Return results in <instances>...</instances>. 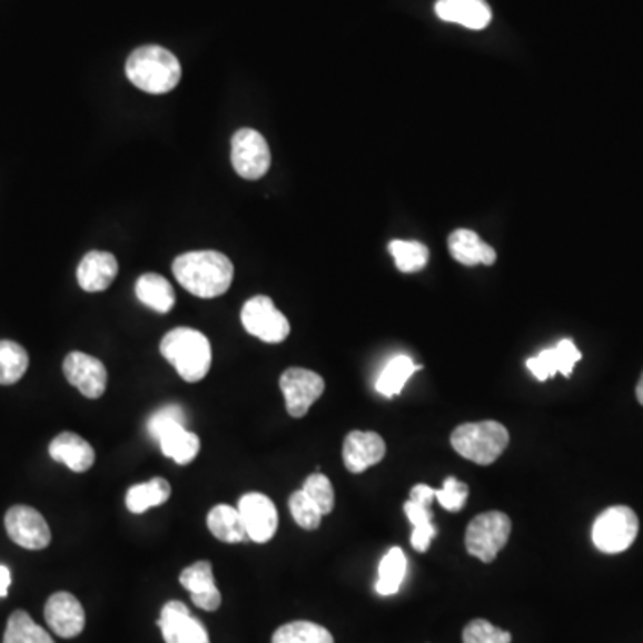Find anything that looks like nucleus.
<instances>
[{
	"label": "nucleus",
	"instance_id": "nucleus-14",
	"mask_svg": "<svg viewBox=\"0 0 643 643\" xmlns=\"http://www.w3.org/2000/svg\"><path fill=\"white\" fill-rule=\"evenodd\" d=\"M65 377L76 386L87 399H99L108 385L105 363L90 354L70 353L63 362Z\"/></svg>",
	"mask_w": 643,
	"mask_h": 643
},
{
	"label": "nucleus",
	"instance_id": "nucleus-12",
	"mask_svg": "<svg viewBox=\"0 0 643 643\" xmlns=\"http://www.w3.org/2000/svg\"><path fill=\"white\" fill-rule=\"evenodd\" d=\"M238 512L244 521L247 538L256 544H265L274 538L279 517H277L276 504L267 495L258 494V492L245 494L238 501Z\"/></svg>",
	"mask_w": 643,
	"mask_h": 643
},
{
	"label": "nucleus",
	"instance_id": "nucleus-35",
	"mask_svg": "<svg viewBox=\"0 0 643 643\" xmlns=\"http://www.w3.org/2000/svg\"><path fill=\"white\" fill-rule=\"evenodd\" d=\"M463 643H512V633L498 630L485 619H476L463 630Z\"/></svg>",
	"mask_w": 643,
	"mask_h": 643
},
{
	"label": "nucleus",
	"instance_id": "nucleus-34",
	"mask_svg": "<svg viewBox=\"0 0 643 643\" xmlns=\"http://www.w3.org/2000/svg\"><path fill=\"white\" fill-rule=\"evenodd\" d=\"M288 506H290L291 517L303 530L313 531L320 526L324 515H322L317 504L313 503L311 498L304 494L303 489L290 495Z\"/></svg>",
	"mask_w": 643,
	"mask_h": 643
},
{
	"label": "nucleus",
	"instance_id": "nucleus-15",
	"mask_svg": "<svg viewBox=\"0 0 643 643\" xmlns=\"http://www.w3.org/2000/svg\"><path fill=\"white\" fill-rule=\"evenodd\" d=\"M46 621L61 639H76L87 625V615L78 599L69 592H58L47 601Z\"/></svg>",
	"mask_w": 643,
	"mask_h": 643
},
{
	"label": "nucleus",
	"instance_id": "nucleus-18",
	"mask_svg": "<svg viewBox=\"0 0 643 643\" xmlns=\"http://www.w3.org/2000/svg\"><path fill=\"white\" fill-rule=\"evenodd\" d=\"M581 358L583 356L575 347L574 342L562 340L553 349L542 350L535 358L527 359V368L535 376V379L544 383L556 374L571 377L575 363L581 362Z\"/></svg>",
	"mask_w": 643,
	"mask_h": 643
},
{
	"label": "nucleus",
	"instance_id": "nucleus-8",
	"mask_svg": "<svg viewBox=\"0 0 643 643\" xmlns=\"http://www.w3.org/2000/svg\"><path fill=\"white\" fill-rule=\"evenodd\" d=\"M245 332L267 344H281L290 335V322L276 308L270 297L256 295L241 308Z\"/></svg>",
	"mask_w": 643,
	"mask_h": 643
},
{
	"label": "nucleus",
	"instance_id": "nucleus-19",
	"mask_svg": "<svg viewBox=\"0 0 643 643\" xmlns=\"http://www.w3.org/2000/svg\"><path fill=\"white\" fill-rule=\"evenodd\" d=\"M118 274V261L113 254L91 250L78 267V281L82 290L97 294L108 290Z\"/></svg>",
	"mask_w": 643,
	"mask_h": 643
},
{
	"label": "nucleus",
	"instance_id": "nucleus-23",
	"mask_svg": "<svg viewBox=\"0 0 643 643\" xmlns=\"http://www.w3.org/2000/svg\"><path fill=\"white\" fill-rule=\"evenodd\" d=\"M208 530L224 544H240L247 540V531H245L240 512L227 504H218L209 512Z\"/></svg>",
	"mask_w": 643,
	"mask_h": 643
},
{
	"label": "nucleus",
	"instance_id": "nucleus-27",
	"mask_svg": "<svg viewBox=\"0 0 643 643\" xmlns=\"http://www.w3.org/2000/svg\"><path fill=\"white\" fill-rule=\"evenodd\" d=\"M408 568V560L403 548L392 547L379 563V575L376 581V592L379 595H395L403 585L404 575Z\"/></svg>",
	"mask_w": 643,
	"mask_h": 643
},
{
	"label": "nucleus",
	"instance_id": "nucleus-25",
	"mask_svg": "<svg viewBox=\"0 0 643 643\" xmlns=\"http://www.w3.org/2000/svg\"><path fill=\"white\" fill-rule=\"evenodd\" d=\"M421 365H415L409 356H395L390 362L386 363V367L380 372V376L376 380V390L379 392L383 397H397V395L403 394L404 386L408 383L409 377L415 374V372L421 370Z\"/></svg>",
	"mask_w": 643,
	"mask_h": 643
},
{
	"label": "nucleus",
	"instance_id": "nucleus-30",
	"mask_svg": "<svg viewBox=\"0 0 643 643\" xmlns=\"http://www.w3.org/2000/svg\"><path fill=\"white\" fill-rule=\"evenodd\" d=\"M273 643H335L333 634L308 621L290 622L274 633Z\"/></svg>",
	"mask_w": 643,
	"mask_h": 643
},
{
	"label": "nucleus",
	"instance_id": "nucleus-29",
	"mask_svg": "<svg viewBox=\"0 0 643 643\" xmlns=\"http://www.w3.org/2000/svg\"><path fill=\"white\" fill-rule=\"evenodd\" d=\"M29 354L22 345L11 340H0V385H14L28 372Z\"/></svg>",
	"mask_w": 643,
	"mask_h": 643
},
{
	"label": "nucleus",
	"instance_id": "nucleus-26",
	"mask_svg": "<svg viewBox=\"0 0 643 643\" xmlns=\"http://www.w3.org/2000/svg\"><path fill=\"white\" fill-rule=\"evenodd\" d=\"M137 297L147 308L168 313L176 304V294L170 283L159 274H144L137 281Z\"/></svg>",
	"mask_w": 643,
	"mask_h": 643
},
{
	"label": "nucleus",
	"instance_id": "nucleus-9",
	"mask_svg": "<svg viewBox=\"0 0 643 643\" xmlns=\"http://www.w3.org/2000/svg\"><path fill=\"white\" fill-rule=\"evenodd\" d=\"M231 164L238 176L249 181L261 179L268 172L273 156L264 135L249 127L235 132L231 140Z\"/></svg>",
	"mask_w": 643,
	"mask_h": 643
},
{
	"label": "nucleus",
	"instance_id": "nucleus-28",
	"mask_svg": "<svg viewBox=\"0 0 643 643\" xmlns=\"http://www.w3.org/2000/svg\"><path fill=\"white\" fill-rule=\"evenodd\" d=\"M404 513L409 518L413 526L412 545L417 553H426L431 547V542L438 535V531L433 526V512L431 506L417 503L409 498L408 503L404 504Z\"/></svg>",
	"mask_w": 643,
	"mask_h": 643
},
{
	"label": "nucleus",
	"instance_id": "nucleus-5",
	"mask_svg": "<svg viewBox=\"0 0 643 643\" xmlns=\"http://www.w3.org/2000/svg\"><path fill=\"white\" fill-rule=\"evenodd\" d=\"M510 444V433L503 424L495 421L463 424L451 435L454 451L477 465H492L501 458Z\"/></svg>",
	"mask_w": 643,
	"mask_h": 643
},
{
	"label": "nucleus",
	"instance_id": "nucleus-2",
	"mask_svg": "<svg viewBox=\"0 0 643 643\" xmlns=\"http://www.w3.org/2000/svg\"><path fill=\"white\" fill-rule=\"evenodd\" d=\"M179 59L158 46H146L135 50L126 63V76L138 90L164 96L181 81Z\"/></svg>",
	"mask_w": 643,
	"mask_h": 643
},
{
	"label": "nucleus",
	"instance_id": "nucleus-17",
	"mask_svg": "<svg viewBox=\"0 0 643 643\" xmlns=\"http://www.w3.org/2000/svg\"><path fill=\"white\" fill-rule=\"evenodd\" d=\"M181 585L190 592L191 601L205 612H217L222 604V594L215 585L214 566L209 562H197L179 575Z\"/></svg>",
	"mask_w": 643,
	"mask_h": 643
},
{
	"label": "nucleus",
	"instance_id": "nucleus-36",
	"mask_svg": "<svg viewBox=\"0 0 643 643\" xmlns=\"http://www.w3.org/2000/svg\"><path fill=\"white\" fill-rule=\"evenodd\" d=\"M435 497L439 506L447 510V512H462L465 504H467L468 486L463 481L451 476L444 481L442 488L435 489Z\"/></svg>",
	"mask_w": 643,
	"mask_h": 643
},
{
	"label": "nucleus",
	"instance_id": "nucleus-11",
	"mask_svg": "<svg viewBox=\"0 0 643 643\" xmlns=\"http://www.w3.org/2000/svg\"><path fill=\"white\" fill-rule=\"evenodd\" d=\"M8 536L14 544L29 551L49 547L50 530L41 513L31 506H13L4 518Z\"/></svg>",
	"mask_w": 643,
	"mask_h": 643
},
{
	"label": "nucleus",
	"instance_id": "nucleus-13",
	"mask_svg": "<svg viewBox=\"0 0 643 643\" xmlns=\"http://www.w3.org/2000/svg\"><path fill=\"white\" fill-rule=\"evenodd\" d=\"M158 627L167 643H211L205 624L191 616L188 606L179 601L165 604Z\"/></svg>",
	"mask_w": 643,
	"mask_h": 643
},
{
	"label": "nucleus",
	"instance_id": "nucleus-16",
	"mask_svg": "<svg viewBox=\"0 0 643 643\" xmlns=\"http://www.w3.org/2000/svg\"><path fill=\"white\" fill-rule=\"evenodd\" d=\"M386 456L385 439L372 431H353L344 442V463L347 471L362 474Z\"/></svg>",
	"mask_w": 643,
	"mask_h": 643
},
{
	"label": "nucleus",
	"instance_id": "nucleus-3",
	"mask_svg": "<svg viewBox=\"0 0 643 643\" xmlns=\"http://www.w3.org/2000/svg\"><path fill=\"white\" fill-rule=\"evenodd\" d=\"M159 350L188 383H199L208 376L211 367V345L202 333L191 327H177L165 335Z\"/></svg>",
	"mask_w": 643,
	"mask_h": 643
},
{
	"label": "nucleus",
	"instance_id": "nucleus-32",
	"mask_svg": "<svg viewBox=\"0 0 643 643\" xmlns=\"http://www.w3.org/2000/svg\"><path fill=\"white\" fill-rule=\"evenodd\" d=\"M388 250L404 274L418 273L429 261V249L421 241L394 240L388 245Z\"/></svg>",
	"mask_w": 643,
	"mask_h": 643
},
{
	"label": "nucleus",
	"instance_id": "nucleus-6",
	"mask_svg": "<svg viewBox=\"0 0 643 643\" xmlns=\"http://www.w3.org/2000/svg\"><path fill=\"white\" fill-rule=\"evenodd\" d=\"M510 535H512V521L506 513H481L468 524L465 545L468 554L483 563H492L506 547Z\"/></svg>",
	"mask_w": 643,
	"mask_h": 643
},
{
	"label": "nucleus",
	"instance_id": "nucleus-38",
	"mask_svg": "<svg viewBox=\"0 0 643 643\" xmlns=\"http://www.w3.org/2000/svg\"><path fill=\"white\" fill-rule=\"evenodd\" d=\"M11 585V572L8 566L0 565V599L8 595Z\"/></svg>",
	"mask_w": 643,
	"mask_h": 643
},
{
	"label": "nucleus",
	"instance_id": "nucleus-39",
	"mask_svg": "<svg viewBox=\"0 0 643 643\" xmlns=\"http://www.w3.org/2000/svg\"><path fill=\"white\" fill-rule=\"evenodd\" d=\"M636 399H639V403L643 406V374L642 377H640L639 385H636Z\"/></svg>",
	"mask_w": 643,
	"mask_h": 643
},
{
	"label": "nucleus",
	"instance_id": "nucleus-21",
	"mask_svg": "<svg viewBox=\"0 0 643 643\" xmlns=\"http://www.w3.org/2000/svg\"><path fill=\"white\" fill-rule=\"evenodd\" d=\"M436 14L445 22L459 23L468 29H485L492 20V10L485 0H438Z\"/></svg>",
	"mask_w": 643,
	"mask_h": 643
},
{
	"label": "nucleus",
	"instance_id": "nucleus-10",
	"mask_svg": "<svg viewBox=\"0 0 643 643\" xmlns=\"http://www.w3.org/2000/svg\"><path fill=\"white\" fill-rule=\"evenodd\" d=\"M279 386L285 395L286 409L294 418H303L326 390V383L317 372L297 367L283 372Z\"/></svg>",
	"mask_w": 643,
	"mask_h": 643
},
{
	"label": "nucleus",
	"instance_id": "nucleus-24",
	"mask_svg": "<svg viewBox=\"0 0 643 643\" xmlns=\"http://www.w3.org/2000/svg\"><path fill=\"white\" fill-rule=\"evenodd\" d=\"M172 495V486L164 477H155L149 483H140L129 488L126 495V506L135 515H141L147 510L161 506Z\"/></svg>",
	"mask_w": 643,
	"mask_h": 643
},
{
	"label": "nucleus",
	"instance_id": "nucleus-20",
	"mask_svg": "<svg viewBox=\"0 0 643 643\" xmlns=\"http://www.w3.org/2000/svg\"><path fill=\"white\" fill-rule=\"evenodd\" d=\"M50 458L55 462L63 463L72 472L90 471L96 463V451L88 444L87 439L76 435V433H61L56 436L49 445Z\"/></svg>",
	"mask_w": 643,
	"mask_h": 643
},
{
	"label": "nucleus",
	"instance_id": "nucleus-1",
	"mask_svg": "<svg viewBox=\"0 0 643 643\" xmlns=\"http://www.w3.org/2000/svg\"><path fill=\"white\" fill-rule=\"evenodd\" d=\"M179 285L200 299H215L231 288L235 267L217 250H194L177 256L172 265Z\"/></svg>",
	"mask_w": 643,
	"mask_h": 643
},
{
	"label": "nucleus",
	"instance_id": "nucleus-33",
	"mask_svg": "<svg viewBox=\"0 0 643 643\" xmlns=\"http://www.w3.org/2000/svg\"><path fill=\"white\" fill-rule=\"evenodd\" d=\"M303 492L317 504L322 515H329L335 510V488H333L332 481L320 472H315L304 481Z\"/></svg>",
	"mask_w": 643,
	"mask_h": 643
},
{
	"label": "nucleus",
	"instance_id": "nucleus-22",
	"mask_svg": "<svg viewBox=\"0 0 643 643\" xmlns=\"http://www.w3.org/2000/svg\"><path fill=\"white\" fill-rule=\"evenodd\" d=\"M448 250L458 264L474 267V265H494L497 253L494 247L481 240L477 233L471 229H458L448 236Z\"/></svg>",
	"mask_w": 643,
	"mask_h": 643
},
{
	"label": "nucleus",
	"instance_id": "nucleus-31",
	"mask_svg": "<svg viewBox=\"0 0 643 643\" xmlns=\"http://www.w3.org/2000/svg\"><path fill=\"white\" fill-rule=\"evenodd\" d=\"M2 643H55L46 630H41L37 622L32 621L29 613L14 612L6 625L4 642Z\"/></svg>",
	"mask_w": 643,
	"mask_h": 643
},
{
	"label": "nucleus",
	"instance_id": "nucleus-7",
	"mask_svg": "<svg viewBox=\"0 0 643 643\" xmlns=\"http://www.w3.org/2000/svg\"><path fill=\"white\" fill-rule=\"evenodd\" d=\"M639 517L627 506L607 507L592 527V540L601 553H624L639 536Z\"/></svg>",
	"mask_w": 643,
	"mask_h": 643
},
{
	"label": "nucleus",
	"instance_id": "nucleus-37",
	"mask_svg": "<svg viewBox=\"0 0 643 643\" xmlns=\"http://www.w3.org/2000/svg\"><path fill=\"white\" fill-rule=\"evenodd\" d=\"M412 501H417V503L426 504L431 506L433 501H435V488H431L429 485H415L412 488Z\"/></svg>",
	"mask_w": 643,
	"mask_h": 643
},
{
	"label": "nucleus",
	"instance_id": "nucleus-4",
	"mask_svg": "<svg viewBox=\"0 0 643 643\" xmlns=\"http://www.w3.org/2000/svg\"><path fill=\"white\" fill-rule=\"evenodd\" d=\"M185 412L177 404H168L149 418L147 429L158 439L161 453L177 465H190L200 453V439L185 427Z\"/></svg>",
	"mask_w": 643,
	"mask_h": 643
}]
</instances>
